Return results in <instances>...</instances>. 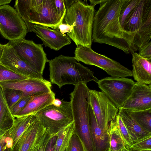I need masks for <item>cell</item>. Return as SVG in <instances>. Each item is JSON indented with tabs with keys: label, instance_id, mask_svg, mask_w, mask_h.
I'll return each instance as SVG.
<instances>
[{
	"label": "cell",
	"instance_id": "10",
	"mask_svg": "<svg viewBox=\"0 0 151 151\" xmlns=\"http://www.w3.org/2000/svg\"><path fill=\"white\" fill-rule=\"evenodd\" d=\"M89 100L99 127L108 132L109 123L115 119L119 109L102 92L90 89Z\"/></svg>",
	"mask_w": 151,
	"mask_h": 151
},
{
	"label": "cell",
	"instance_id": "1",
	"mask_svg": "<svg viewBox=\"0 0 151 151\" xmlns=\"http://www.w3.org/2000/svg\"><path fill=\"white\" fill-rule=\"evenodd\" d=\"M124 0H104L95 12L92 27V41L105 44L122 50L126 54L132 51L119 21Z\"/></svg>",
	"mask_w": 151,
	"mask_h": 151
},
{
	"label": "cell",
	"instance_id": "19",
	"mask_svg": "<svg viewBox=\"0 0 151 151\" xmlns=\"http://www.w3.org/2000/svg\"><path fill=\"white\" fill-rule=\"evenodd\" d=\"M89 124L94 145L96 151H107L109 147L108 132L103 130L97 123L92 108H88Z\"/></svg>",
	"mask_w": 151,
	"mask_h": 151
},
{
	"label": "cell",
	"instance_id": "24",
	"mask_svg": "<svg viewBox=\"0 0 151 151\" xmlns=\"http://www.w3.org/2000/svg\"><path fill=\"white\" fill-rule=\"evenodd\" d=\"M75 123L73 121L59 131L57 134L55 151H63L68 147L74 133Z\"/></svg>",
	"mask_w": 151,
	"mask_h": 151
},
{
	"label": "cell",
	"instance_id": "29",
	"mask_svg": "<svg viewBox=\"0 0 151 151\" xmlns=\"http://www.w3.org/2000/svg\"><path fill=\"white\" fill-rule=\"evenodd\" d=\"M115 121L124 141L125 147L127 149L129 150V147L133 142L128 131L118 113L115 119Z\"/></svg>",
	"mask_w": 151,
	"mask_h": 151
},
{
	"label": "cell",
	"instance_id": "48",
	"mask_svg": "<svg viewBox=\"0 0 151 151\" xmlns=\"http://www.w3.org/2000/svg\"><path fill=\"white\" fill-rule=\"evenodd\" d=\"M34 149H33V150L32 151H34Z\"/></svg>",
	"mask_w": 151,
	"mask_h": 151
},
{
	"label": "cell",
	"instance_id": "47",
	"mask_svg": "<svg viewBox=\"0 0 151 151\" xmlns=\"http://www.w3.org/2000/svg\"><path fill=\"white\" fill-rule=\"evenodd\" d=\"M131 151L129 150H126L125 151Z\"/></svg>",
	"mask_w": 151,
	"mask_h": 151
},
{
	"label": "cell",
	"instance_id": "41",
	"mask_svg": "<svg viewBox=\"0 0 151 151\" xmlns=\"http://www.w3.org/2000/svg\"><path fill=\"white\" fill-rule=\"evenodd\" d=\"M76 0H64L65 6L66 9L69 7Z\"/></svg>",
	"mask_w": 151,
	"mask_h": 151
},
{
	"label": "cell",
	"instance_id": "42",
	"mask_svg": "<svg viewBox=\"0 0 151 151\" xmlns=\"http://www.w3.org/2000/svg\"><path fill=\"white\" fill-rule=\"evenodd\" d=\"M11 0H0V6L10 3Z\"/></svg>",
	"mask_w": 151,
	"mask_h": 151
},
{
	"label": "cell",
	"instance_id": "17",
	"mask_svg": "<svg viewBox=\"0 0 151 151\" xmlns=\"http://www.w3.org/2000/svg\"><path fill=\"white\" fill-rule=\"evenodd\" d=\"M132 55V76L138 83L146 85L151 84V60L139 56L134 51Z\"/></svg>",
	"mask_w": 151,
	"mask_h": 151
},
{
	"label": "cell",
	"instance_id": "44",
	"mask_svg": "<svg viewBox=\"0 0 151 151\" xmlns=\"http://www.w3.org/2000/svg\"><path fill=\"white\" fill-rule=\"evenodd\" d=\"M4 151H12L10 149L8 148H7L4 150Z\"/></svg>",
	"mask_w": 151,
	"mask_h": 151
},
{
	"label": "cell",
	"instance_id": "22",
	"mask_svg": "<svg viewBox=\"0 0 151 151\" xmlns=\"http://www.w3.org/2000/svg\"><path fill=\"white\" fill-rule=\"evenodd\" d=\"M15 119L0 86V134L7 132L13 125Z\"/></svg>",
	"mask_w": 151,
	"mask_h": 151
},
{
	"label": "cell",
	"instance_id": "23",
	"mask_svg": "<svg viewBox=\"0 0 151 151\" xmlns=\"http://www.w3.org/2000/svg\"><path fill=\"white\" fill-rule=\"evenodd\" d=\"M108 133L109 151H123L126 148L122 138L117 127L115 119L109 123Z\"/></svg>",
	"mask_w": 151,
	"mask_h": 151
},
{
	"label": "cell",
	"instance_id": "18",
	"mask_svg": "<svg viewBox=\"0 0 151 151\" xmlns=\"http://www.w3.org/2000/svg\"><path fill=\"white\" fill-rule=\"evenodd\" d=\"M36 119L34 114L15 118L13 125L7 132L6 138L7 147L12 151L23 134Z\"/></svg>",
	"mask_w": 151,
	"mask_h": 151
},
{
	"label": "cell",
	"instance_id": "35",
	"mask_svg": "<svg viewBox=\"0 0 151 151\" xmlns=\"http://www.w3.org/2000/svg\"><path fill=\"white\" fill-rule=\"evenodd\" d=\"M51 137L46 132L34 148V151H46L47 143Z\"/></svg>",
	"mask_w": 151,
	"mask_h": 151
},
{
	"label": "cell",
	"instance_id": "12",
	"mask_svg": "<svg viewBox=\"0 0 151 151\" xmlns=\"http://www.w3.org/2000/svg\"><path fill=\"white\" fill-rule=\"evenodd\" d=\"M0 63L14 72L28 78L44 79L42 75L21 59L14 48L8 43L4 45Z\"/></svg>",
	"mask_w": 151,
	"mask_h": 151
},
{
	"label": "cell",
	"instance_id": "32",
	"mask_svg": "<svg viewBox=\"0 0 151 151\" xmlns=\"http://www.w3.org/2000/svg\"><path fill=\"white\" fill-rule=\"evenodd\" d=\"M67 151H86L84 146L78 136L73 134L67 147Z\"/></svg>",
	"mask_w": 151,
	"mask_h": 151
},
{
	"label": "cell",
	"instance_id": "36",
	"mask_svg": "<svg viewBox=\"0 0 151 151\" xmlns=\"http://www.w3.org/2000/svg\"><path fill=\"white\" fill-rule=\"evenodd\" d=\"M138 53L140 57L149 60H151V41L143 46Z\"/></svg>",
	"mask_w": 151,
	"mask_h": 151
},
{
	"label": "cell",
	"instance_id": "3",
	"mask_svg": "<svg viewBox=\"0 0 151 151\" xmlns=\"http://www.w3.org/2000/svg\"><path fill=\"white\" fill-rule=\"evenodd\" d=\"M132 50L138 51L151 38V0H139L123 27Z\"/></svg>",
	"mask_w": 151,
	"mask_h": 151
},
{
	"label": "cell",
	"instance_id": "43",
	"mask_svg": "<svg viewBox=\"0 0 151 151\" xmlns=\"http://www.w3.org/2000/svg\"><path fill=\"white\" fill-rule=\"evenodd\" d=\"M4 45H2L0 43V60L2 55Z\"/></svg>",
	"mask_w": 151,
	"mask_h": 151
},
{
	"label": "cell",
	"instance_id": "15",
	"mask_svg": "<svg viewBox=\"0 0 151 151\" xmlns=\"http://www.w3.org/2000/svg\"><path fill=\"white\" fill-rule=\"evenodd\" d=\"M33 32L42 41L45 47L58 51L71 43V39L58 29H51L42 25L33 24Z\"/></svg>",
	"mask_w": 151,
	"mask_h": 151
},
{
	"label": "cell",
	"instance_id": "34",
	"mask_svg": "<svg viewBox=\"0 0 151 151\" xmlns=\"http://www.w3.org/2000/svg\"><path fill=\"white\" fill-rule=\"evenodd\" d=\"M54 5L58 17L64 19L67 9L65 6L64 0H53Z\"/></svg>",
	"mask_w": 151,
	"mask_h": 151
},
{
	"label": "cell",
	"instance_id": "8",
	"mask_svg": "<svg viewBox=\"0 0 151 151\" xmlns=\"http://www.w3.org/2000/svg\"><path fill=\"white\" fill-rule=\"evenodd\" d=\"M135 82L125 77H106L99 80L98 87L118 109L130 95Z\"/></svg>",
	"mask_w": 151,
	"mask_h": 151
},
{
	"label": "cell",
	"instance_id": "30",
	"mask_svg": "<svg viewBox=\"0 0 151 151\" xmlns=\"http://www.w3.org/2000/svg\"><path fill=\"white\" fill-rule=\"evenodd\" d=\"M28 78L17 73L0 63V82L18 81Z\"/></svg>",
	"mask_w": 151,
	"mask_h": 151
},
{
	"label": "cell",
	"instance_id": "26",
	"mask_svg": "<svg viewBox=\"0 0 151 151\" xmlns=\"http://www.w3.org/2000/svg\"><path fill=\"white\" fill-rule=\"evenodd\" d=\"M130 111L139 125L148 132L151 133V109L140 111Z\"/></svg>",
	"mask_w": 151,
	"mask_h": 151
},
{
	"label": "cell",
	"instance_id": "25",
	"mask_svg": "<svg viewBox=\"0 0 151 151\" xmlns=\"http://www.w3.org/2000/svg\"><path fill=\"white\" fill-rule=\"evenodd\" d=\"M31 0H16L14 7L15 9L24 22L27 32L34 31L33 25L29 23V13Z\"/></svg>",
	"mask_w": 151,
	"mask_h": 151
},
{
	"label": "cell",
	"instance_id": "33",
	"mask_svg": "<svg viewBox=\"0 0 151 151\" xmlns=\"http://www.w3.org/2000/svg\"><path fill=\"white\" fill-rule=\"evenodd\" d=\"M32 96H29L21 99L10 109L11 112L14 116L25 107Z\"/></svg>",
	"mask_w": 151,
	"mask_h": 151
},
{
	"label": "cell",
	"instance_id": "31",
	"mask_svg": "<svg viewBox=\"0 0 151 151\" xmlns=\"http://www.w3.org/2000/svg\"><path fill=\"white\" fill-rule=\"evenodd\" d=\"M129 150L131 151L151 150V133L135 141Z\"/></svg>",
	"mask_w": 151,
	"mask_h": 151
},
{
	"label": "cell",
	"instance_id": "39",
	"mask_svg": "<svg viewBox=\"0 0 151 151\" xmlns=\"http://www.w3.org/2000/svg\"><path fill=\"white\" fill-rule=\"evenodd\" d=\"M57 138V135L50 138L47 145L46 151H55Z\"/></svg>",
	"mask_w": 151,
	"mask_h": 151
},
{
	"label": "cell",
	"instance_id": "37",
	"mask_svg": "<svg viewBox=\"0 0 151 151\" xmlns=\"http://www.w3.org/2000/svg\"><path fill=\"white\" fill-rule=\"evenodd\" d=\"M74 25V24L70 25L63 22L58 25L57 28L62 34L64 35L65 33L70 32Z\"/></svg>",
	"mask_w": 151,
	"mask_h": 151
},
{
	"label": "cell",
	"instance_id": "40",
	"mask_svg": "<svg viewBox=\"0 0 151 151\" xmlns=\"http://www.w3.org/2000/svg\"><path fill=\"white\" fill-rule=\"evenodd\" d=\"M104 0H89V1L90 3V5L95 7L97 4H100Z\"/></svg>",
	"mask_w": 151,
	"mask_h": 151
},
{
	"label": "cell",
	"instance_id": "16",
	"mask_svg": "<svg viewBox=\"0 0 151 151\" xmlns=\"http://www.w3.org/2000/svg\"><path fill=\"white\" fill-rule=\"evenodd\" d=\"M46 132L36 119L19 138L12 151H32Z\"/></svg>",
	"mask_w": 151,
	"mask_h": 151
},
{
	"label": "cell",
	"instance_id": "49",
	"mask_svg": "<svg viewBox=\"0 0 151 151\" xmlns=\"http://www.w3.org/2000/svg\"><path fill=\"white\" fill-rule=\"evenodd\" d=\"M107 151H109V150H108Z\"/></svg>",
	"mask_w": 151,
	"mask_h": 151
},
{
	"label": "cell",
	"instance_id": "7",
	"mask_svg": "<svg viewBox=\"0 0 151 151\" xmlns=\"http://www.w3.org/2000/svg\"><path fill=\"white\" fill-rule=\"evenodd\" d=\"M7 43L14 48L21 59L42 75L46 64L49 61L43 44H37L24 38L9 41Z\"/></svg>",
	"mask_w": 151,
	"mask_h": 151
},
{
	"label": "cell",
	"instance_id": "46",
	"mask_svg": "<svg viewBox=\"0 0 151 151\" xmlns=\"http://www.w3.org/2000/svg\"><path fill=\"white\" fill-rule=\"evenodd\" d=\"M67 147L66 148V149L63 151H67Z\"/></svg>",
	"mask_w": 151,
	"mask_h": 151
},
{
	"label": "cell",
	"instance_id": "28",
	"mask_svg": "<svg viewBox=\"0 0 151 151\" xmlns=\"http://www.w3.org/2000/svg\"><path fill=\"white\" fill-rule=\"evenodd\" d=\"M3 90L10 109L23 98V92L20 90L11 88L3 89Z\"/></svg>",
	"mask_w": 151,
	"mask_h": 151
},
{
	"label": "cell",
	"instance_id": "38",
	"mask_svg": "<svg viewBox=\"0 0 151 151\" xmlns=\"http://www.w3.org/2000/svg\"><path fill=\"white\" fill-rule=\"evenodd\" d=\"M7 132L0 134V151H4L7 148L6 142Z\"/></svg>",
	"mask_w": 151,
	"mask_h": 151
},
{
	"label": "cell",
	"instance_id": "13",
	"mask_svg": "<svg viewBox=\"0 0 151 151\" xmlns=\"http://www.w3.org/2000/svg\"><path fill=\"white\" fill-rule=\"evenodd\" d=\"M3 89L11 88L22 91L23 98L38 94L50 93L51 89V83L45 79L29 78L18 81L0 82Z\"/></svg>",
	"mask_w": 151,
	"mask_h": 151
},
{
	"label": "cell",
	"instance_id": "21",
	"mask_svg": "<svg viewBox=\"0 0 151 151\" xmlns=\"http://www.w3.org/2000/svg\"><path fill=\"white\" fill-rule=\"evenodd\" d=\"M118 114L121 116L128 131L133 143L149 133L142 128L137 122L130 110L122 107L119 109Z\"/></svg>",
	"mask_w": 151,
	"mask_h": 151
},
{
	"label": "cell",
	"instance_id": "6",
	"mask_svg": "<svg viewBox=\"0 0 151 151\" xmlns=\"http://www.w3.org/2000/svg\"><path fill=\"white\" fill-rule=\"evenodd\" d=\"M74 54V57L78 62L97 66L111 77L123 78L132 76L130 70L119 62L96 52L90 47L78 46L76 48Z\"/></svg>",
	"mask_w": 151,
	"mask_h": 151
},
{
	"label": "cell",
	"instance_id": "4",
	"mask_svg": "<svg viewBox=\"0 0 151 151\" xmlns=\"http://www.w3.org/2000/svg\"><path fill=\"white\" fill-rule=\"evenodd\" d=\"M87 1L76 0L66 9L63 19L66 24H74L71 32L67 35L77 47L81 45L91 47L92 44L95 7L88 4Z\"/></svg>",
	"mask_w": 151,
	"mask_h": 151
},
{
	"label": "cell",
	"instance_id": "2",
	"mask_svg": "<svg viewBox=\"0 0 151 151\" xmlns=\"http://www.w3.org/2000/svg\"><path fill=\"white\" fill-rule=\"evenodd\" d=\"M50 80L60 88L66 85L74 86L79 83H87L99 80L88 68L78 61L73 57L60 55L49 60Z\"/></svg>",
	"mask_w": 151,
	"mask_h": 151
},
{
	"label": "cell",
	"instance_id": "45",
	"mask_svg": "<svg viewBox=\"0 0 151 151\" xmlns=\"http://www.w3.org/2000/svg\"><path fill=\"white\" fill-rule=\"evenodd\" d=\"M141 151H151V150H144Z\"/></svg>",
	"mask_w": 151,
	"mask_h": 151
},
{
	"label": "cell",
	"instance_id": "9",
	"mask_svg": "<svg viewBox=\"0 0 151 151\" xmlns=\"http://www.w3.org/2000/svg\"><path fill=\"white\" fill-rule=\"evenodd\" d=\"M0 32L9 41L24 38L26 25L16 10L9 5L0 6Z\"/></svg>",
	"mask_w": 151,
	"mask_h": 151
},
{
	"label": "cell",
	"instance_id": "14",
	"mask_svg": "<svg viewBox=\"0 0 151 151\" xmlns=\"http://www.w3.org/2000/svg\"><path fill=\"white\" fill-rule=\"evenodd\" d=\"M122 108L132 111L151 109V84L135 82L130 95Z\"/></svg>",
	"mask_w": 151,
	"mask_h": 151
},
{
	"label": "cell",
	"instance_id": "27",
	"mask_svg": "<svg viewBox=\"0 0 151 151\" xmlns=\"http://www.w3.org/2000/svg\"><path fill=\"white\" fill-rule=\"evenodd\" d=\"M139 0H124L121 6L119 15V21L122 28L126 19L138 4Z\"/></svg>",
	"mask_w": 151,
	"mask_h": 151
},
{
	"label": "cell",
	"instance_id": "20",
	"mask_svg": "<svg viewBox=\"0 0 151 151\" xmlns=\"http://www.w3.org/2000/svg\"><path fill=\"white\" fill-rule=\"evenodd\" d=\"M55 99V93L52 91L32 96L25 107L14 116L17 118L31 114H35L52 104Z\"/></svg>",
	"mask_w": 151,
	"mask_h": 151
},
{
	"label": "cell",
	"instance_id": "5",
	"mask_svg": "<svg viewBox=\"0 0 151 151\" xmlns=\"http://www.w3.org/2000/svg\"><path fill=\"white\" fill-rule=\"evenodd\" d=\"M34 115L51 137L57 135L59 131L73 121L70 101L63 100L60 106L52 104Z\"/></svg>",
	"mask_w": 151,
	"mask_h": 151
},
{
	"label": "cell",
	"instance_id": "11",
	"mask_svg": "<svg viewBox=\"0 0 151 151\" xmlns=\"http://www.w3.org/2000/svg\"><path fill=\"white\" fill-rule=\"evenodd\" d=\"M29 23L51 27L53 29L63 22V19L58 16L53 0H43L36 6H32L31 0L29 13Z\"/></svg>",
	"mask_w": 151,
	"mask_h": 151
}]
</instances>
